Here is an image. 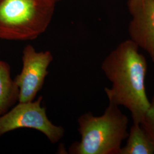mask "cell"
Masks as SVG:
<instances>
[{"label":"cell","instance_id":"1","mask_svg":"<svg viewBox=\"0 0 154 154\" xmlns=\"http://www.w3.org/2000/svg\"><path fill=\"white\" fill-rule=\"evenodd\" d=\"M131 39L122 42L104 60L101 68L111 83L105 88L110 103L128 110L134 123H140L150 105L146 88L147 62Z\"/></svg>","mask_w":154,"mask_h":154},{"label":"cell","instance_id":"2","mask_svg":"<svg viewBox=\"0 0 154 154\" xmlns=\"http://www.w3.org/2000/svg\"><path fill=\"white\" fill-rule=\"evenodd\" d=\"M81 139L69 149L72 154H119L128 136L129 120L118 106L109 103L102 116L89 112L78 119Z\"/></svg>","mask_w":154,"mask_h":154},{"label":"cell","instance_id":"3","mask_svg":"<svg viewBox=\"0 0 154 154\" xmlns=\"http://www.w3.org/2000/svg\"><path fill=\"white\" fill-rule=\"evenodd\" d=\"M55 4L51 0H0V38H37L48 28Z\"/></svg>","mask_w":154,"mask_h":154},{"label":"cell","instance_id":"4","mask_svg":"<svg viewBox=\"0 0 154 154\" xmlns=\"http://www.w3.org/2000/svg\"><path fill=\"white\" fill-rule=\"evenodd\" d=\"M43 99L19 102L11 111L0 116V136L6 132L21 128H29L42 132L51 143H57L64 135V128L50 121L46 108L41 106Z\"/></svg>","mask_w":154,"mask_h":154},{"label":"cell","instance_id":"5","mask_svg":"<svg viewBox=\"0 0 154 154\" xmlns=\"http://www.w3.org/2000/svg\"><path fill=\"white\" fill-rule=\"evenodd\" d=\"M22 53V71L14 81L19 90L18 102H28L33 101L42 88L53 57L49 51L37 52L31 45H26Z\"/></svg>","mask_w":154,"mask_h":154},{"label":"cell","instance_id":"6","mask_svg":"<svg viewBox=\"0 0 154 154\" xmlns=\"http://www.w3.org/2000/svg\"><path fill=\"white\" fill-rule=\"evenodd\" d=\"M127 7L132 17L130 39L148 53L154 63V0H128Z\"/></svg>","mask_w":154,"mask_h":154},{"label":"cell","instance_id":"7","mask_svg":"<svg viewBox=\"0 0 154 154\" xmlns=\"http://www.w3.org/2000/svg\"><path fill=\"white\" fill-rule=\"evenodd\" d=\"M119 154H154V143L140 123H133Z\"/></svg>","mask_w":154,"mask_h":154},{"label":"cell","instance_id":"8","mask_svg":"<svg viewBox=\"0 0 154 154\" xmlns=\"http://www.w3.org/2000/svg\"><path fill=\"white\" fill-rule=\"evenodd\" d=\"M19 90L11 79V67L4 61H0V116L18 100Z\"/></svg>","mask_w":154,"mask_h":154},{"label":"cell","instance_id":"9","mask_svg":"<svg viewBox=\"0 0 154 154\" xmlns=\"http://www.w3.org/2000/svg\"><path fill=\"white\" fill-rule=\"evenodd\" d=\"M140 124L154 143V95L150 100L149 109Z\"/></svg>","mask_w":154,"mask_h":154},{"label":"cell","instance_id":"10","mask_svg":"<svg viewBox=\"0 0 154 154\" xmlns=\"http://www.w3.org/2000/svg\"><path fill=\"white\" fill-rule=\"evenodd\" d=\"M51 1H53L54 2H55V4L57 3V2H59V1H60L61 0H51Z\"/></svg>","mask_w":154,"mask_h":154}]
</instances>
